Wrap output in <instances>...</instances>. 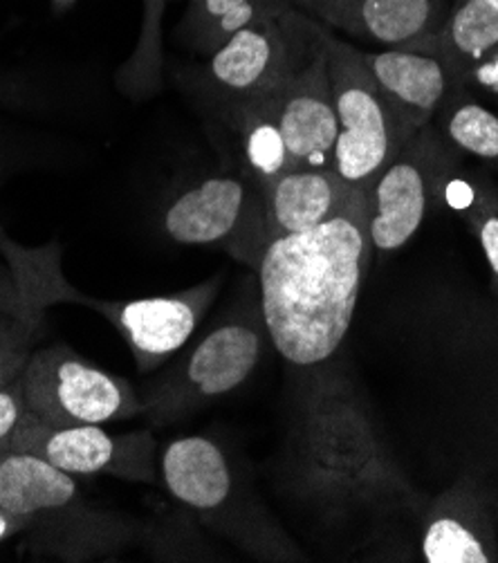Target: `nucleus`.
<instances>
[{
	"mask_svg": "<svg viewBox=\"0 0 498 563\" xmlns=\"http://www.w3.org/2000/svg\"><path fill=\"white\" fill-rule=\"evenodd\" d=\"M368 218V187H359L335 218L276 236L263 250V325L286 362L319 366L340 351L373 258Z\"/></svg>",
	"mask_w": 498,
	"mask_h": 563,
	"instance_id": "f257e3e1",
	"label": "nucleus"
},
{
	"mask_svg": "<svg viewBox=\"0 0 498 563\" xmlns=\"http://www.w3.org/2000/svg\"><path fill=\"white\" fill-rule=\"evenodd\" d=\"M297 481L328 510H422L424 498L384 446L353 386L319 373L303 396L297 431Z\"/></svg>",
	"mask_w": 498,
	"mask_h": 563,
	"instance_id": "f03ea898",
	"label": "nucleus"
},
{
	"mask_svg": "<svg viewBox=\"0 0 498 563\" xmlns=\"http://www.w3.org/2000/svg\"><path fill=\"white\" fill-rule=\"evenodd\" d=\"M319 34L340 124L332 168L346 183L370 187L413 137L416 129L377 86L362 49L328 32L321 23Z\"/></svg>",
	"mask_w": 498,
	"mask_h": 563,
	"instance_id": "7ed1b4c3",
	"label": "nucleus"
},
{
	"mask_svg": "<svg viewBox=\"0 0 498 563\" xmlns=\"http://www.w3.org/2000/svg\"><path fill=\"white\" fill-rule=\"evenodd\" d=\"M27 413L54 424H106L144 413L131 384L79 357L68 346H49L21 368Z\"/></svg>",
	"mask_w": 498,
	"mask_h": 563,
	"instance_id": "20e7f679",
	"label": "nucleus"
},
{
	"mask_svg": "<svg viewBox=\"0 0 498 563\" xmlns=\"http://www.w3.org/2000/svg\"><path fill=\"white\" fill-rule=\"evenodd\" d=\"M319 45V23L292 10L234 34L209 56L207 79L228 112L279 92Z\"/></svg>",
	"mask_w": 498,
	"mask_h": 563,
	"instance_id": "39448f33",
	"label": "nucleus"
},
{
	"mask_svg": "<svg viewBox=\"0 0 498 563\" xmlns=\"http://www.w3.org/2000/svg\"><path fill=\"white\" fill-rule=\"evenodd\" d=\"M162 228L180 245H220L254 267L269 243L261 189L236 176H213L180 191L166 205Z\"/></svg>",
	"mask_w": 498,
	"mask_h": 563,
	"instance_id": "423d86ee",
	"label": "nucleus"
},
{
	"mask_svg": "<svg viewBox=\"0 0 498 563\" xmlns=\"http://www.w3.org/2000/svg\"><path fill=\"white\" fill-rule=\"evenodd\" d=\"M263 355V332L254 323H225L204 340L169 375L151 388L144 413L157 422H171L213 398L228 396L245 384Z\"/></svg>",
	"mask_w": 498,
	"mask_h": 563,
	"instance_id": "0eeeda50",
	"label": "nucleus"
},
{
	"mask_svg": "<svg viewBox=\"0 0 498 563\" xmlns=\"http://www.w3.org/2000/svg\"><path fill=\"white\" fill-rule=\"evenodd\" d=\"M450 159L447 142L431 122L416 131L398 157L375 178L368 187L373 254H394L418 234Z\"/></svg>",
	"mask_w": 498,
	"mask_h": 563,
	"instance_id": "6e6552de",
	"label": "nucleus"
},
{
	"mask_svg": "<svg viewBox=\"0 0 498 563\" xmlns=\"http://www.w3.org/2000/svg\"><path fill=\"white\" fill-rule=\"evenodd\" d=\"M10 449L36 454L70 476L110 472L153 481V438L146 433L118 438L101 424L54 427L27 413L12 435Z\"/></svg>",
	"mask_w": 498,
	"mask_h": 563,
	"instance_id": "1a4fd4ad",
	"label": "nucleus"
},
{
	"mask_svg": "<svg viewBox=\"0 0 498 563\" xmlns=\"http://www.w3.org/2000/svg\"><path fill=\"white\" fill-rule=\"evenodd\" d=\"M267 101L286 142L292 172L295 168H332L340 124L321 34L319 45L308 59L279 92L267 97Z\"/></svg>",
	"mask_w": 498,
	"mask_h": 563,
	"instance_id": "9d476101",
	"label": "nucleus"
},
{
	"mask_svg": "<svg viewBox=\"0 0 498 563\" xmlns=\"http://www.w3.org/2000/svg\"><path fill=\"white\" fill-rule=\"evenodd\" d=\"M325 27L384 47L427 49L445 25L454 0H292Z\"/></svg>",
	"mask_w": 498,
	"mask_h": 563,
	"instance_id": "9b49d317",
	"label": "nucleus"
},
{
	"mask_svg": "<svg viewBox=\"0 0 498 563\" xmlns=\"http://www.w3.org/2000/svg\"><path fill=\"white\" fill-rule=\"evenodd\" d=\"M218 292V280L174 297H148L120 303L115 323L137 360L140 371H153L191 340Z\"/></svg>",
	"mask_w": 498,
	"mask_h": 563,
	"instance_id": "f8f14e48",
	"label": "nucleus"
},
{
	"mask_svg": "<svg viewBox=\"0 0 498 563\" xmlns=\"http://www.w3.org/2000/svg\"><path fill=\"white\" fill-rule=\"evenodd\" d=\"M362 56L377 86L416 131L431 124L442 101L465 84L452 62L435 52L384 47Z\"/></svg>",
	"mask_w": 498,
	"mask_h": 563,
	"instance_id": "ddd939ff",
	"label": "nucleus"
},
{
	"mask_svg": "<svg viewBox=\"0 0 498 563\" xmlns=\"http://www.w3.org/2000/svg\"><path fill=\"white\" fill-rule=\"evenodd\" d=\"M335 168H295L261 189L269 241L297 234L335 218L357 194Z\"/></svg>",
	"mask_w": 498,
	"mask_h": 563,
	"instance_id": "4468645a",
	"label": "nucleus"
},
{
	"mask_svg": "<svg viewBox=\"0 0 498 563\" xmlns=\"http://www.w3.org/2000/svg\"><path fill=\"white\" fill-rule=\"evenodd\" d=\"M162 478L178 503L200 515L223 508L234 489L232 467L223 449L202 435H187L166 444Z\"/></svg>",
	"mask_w": 498,
	"mask_h": 563,
	"instance_id": "2eb2a0df",
	"label": "nucleus"
},
{
	"mask_svg": "<svg viewBox=\"0 0 498 563\" xmlns=\"http://www.w3.org/2000/svg\"><path fill=\"white\" fill-rule=\"evenodd\" d=\"M422 526V556L427 563H489L494 550L489 548L487 526L476 508L474 498L454 487L438 498L424 503Z\"/></svg>",
	"mask_w": 498,
	"mask_h": 563,
	"instance_id": "dca6fc26",
	"label": "nucleus"
},
{
	"mask_svg": "<svg viewBox=\"0 0 498 563\" xmlns=\"http://www.w3.org/2000/svg\"><path fill=\"white\" fill-rule=\"evenodd\" d=\"M77 498L75 476L45 459L8 449L0 454V510L32 521L41 515L66 510Z\"/></svg>",
	"mask_w": 498,
	"mask_h": 563,
	"instance_id": "f3484780",
	"label": "nucleus"
},
{
	"mask_svg": "<svg viewBox=\"0 0 498 563\" xmlns=\"http://www.w3.org/2000/svg\"><path fill=\"white\" fill-rule=\"evenodd\" d=\"M292 10V0H189L176 34L193 52L211 56L241 30Z\"/></svg>",
	"mask_w": 498,
	"mask_h": 563,
	"instance_id": "a211bd4d",
	"label": "nucleus"
},
{
	"mask_svg": "<svg viewBox=\"0 0 498 563\" xmlns=\"http://www.w3.org/2000/svg\"><path fill=\"white\" fill-rule=\"evenodd\" d=\"M498 49V10L487 0H454L452 12L424 52L442 54L465 77Z\"/></svg>",
	"mask_w": 498,
	"mask_h": 563,
	"instance_id": "6ab92c4d",
	"label": "nucleus"
},
{
	"mask_svg": "<svg viewBox=\"0 0 498 563\" xmlns=\"http://www.w3.org/2000/svg\"><path fill=\"white\" fill-rule=\"evenodd\" d=\"M230 115L241 135L250 180L258 189H265L276 178L292 172L286 142L279 126H276L267 99L245 103L230 112Z\"/></svg>",
	"mask_w": 498,
	"mask_h": 563,
	"instance_id": "aec40b11",
	"label": "nucleus"
},
{
	"mask_svg": "<svg viewBox=\"0 0 498 563\" xmlns=\"http://www.w3.org/2000/svg\"><path fill=\"white\" fill-rule=\"evenodd\" d=\"M435 200L447 205L472 224L491 272L498 276V205L489 191L450 159L438 178Z\"/></svg>",
	"mask_w": 498,
	"mask_h": 563,
	"instance_id": "412c9836",
	"label": "nucleus"
},
{
	"mask_svg": "<svg viewBox=\"0 0 498 563\" xmlns=\"http://www.w3.org/2000/svg\"><path fill=\"white\" fill-rule=\"evenodd\" d=\"M442 140L478 159H498V118L489 108L465 95L463 86L454 88L442 101L435 118Z\"/></svg>",
	"mask_w": 498,
	"mask_h": 563,
	"instance_id": "4be33fe9",
	"label": "nucleus"
},
{
	"mask_svg": "<svg viewBox=\"0 0 498 563\" xmlns=\"http://www.w3.org/2000/svg\"><path fill=\"white\" fill-rule=\"evenodd\" d=\"M25 416H27V407H25L23 382L19 373L10 382L0 384V454L10 449L12 435L16 433Z\"/></svg>",
	"mask_w": 498,
	"mask_h": 563,
	"instance_id": "5701e85b",
	"label": "nucleus"
},
{
	"mask_svg": "<svg viewBox=\"0 0 498 563\" xmlns=\"http://www.w3.org/2000/svg\"><path fill=\"white\" fill-rule=\"evenodd\" d=\"M463 81H472L494 95H498V49H494L487 59L469 68L463 77Z\"/></svg>",
	"mask_w": 498,
	"mask_h": 563,
	"instance_id": "b1692460",
	"label": "nucleus"
},
{
	"mask_svg": "<svg viewBox=\"0 0 498 563\" xmlns=\"http://www.w3.org/2000/svg\"><path fill=\"white\" fill-rule=\"evenodd\" d=\"M25 364V355H23V346L16 342H5L0 340V384L10 382L12 377H16L21 373Z\"/></svg>",
	"mask_w": 498,
	"mask_h": 563,
	"instance_id": "393cba45",
	"label": "nucleus"
},
{
	"mask_svg": "<svg viewBox=\"0 0 498 563\" xmlns=\"http://www.w3.org/2000/svg\"><path fill=\"white\" fill-rule=\"evenodd\" d=\"M25 523H30V521H23V519H19V517H12V515L0 510V541L8 539L10 534H14V532H16L19 528H23Z\"/></svg>",
	"mask_w": 498,
	"mask_h": 563,
	"instance_id": "a878e982",
	"label": "nucleus"
},
{
	"mask_svg": "<svg viewBox=\"0 0 498 563\" xmlns=\"http://www.w3.org/2000/svg\"><path fill=\"white\" fill-rule=\"evenodd\" d=\"M54 3H59V5H70V3H75V0H54Z\"/></svg>",
	"mask_w": 498,
	"mask_h": 563,
	"instance_id": "bb28decb",
	"label": "nucleus"
},
{
	"mask_svg": "<svg viewBox=\"0 0 498 563\" xmlns=\"http://www.w3.org/2000/svg\"><path fill=\"white\" fill-rule=\"evenodd\" d=\"M487 3H489L491 8H496V10H498V0H487Z\"/></svg>",
	"mask_w": 498,
	"mask_h": 563,
	"instance_id": "cd10ccee",
	"label": "nucleus"
}]
</instances>
